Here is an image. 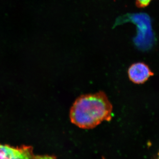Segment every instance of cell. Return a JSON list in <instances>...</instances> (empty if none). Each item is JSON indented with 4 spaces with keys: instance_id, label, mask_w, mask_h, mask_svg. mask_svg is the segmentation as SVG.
Returning <instances> with one entry per match:
<instances>
[{
    "instance_id": "1",
    "label": "cell",
    "mask_w": 159,
    "mask_h": 159,
    "mask_svg": "<svg viewBox=\"0 0 159 159\" xmlns=\"http://www.w3.org/2000/svg\"><path fill=\"white\" fill-rule=\"evenodd\" d=\"M112 105L103 92L82 95L70 109L71 122L79 128L90 129L111 119Z\"/></svg>"
},
{
    "instance_id": "2",
    "label": "cell",
    "mask_w": 159,
    "mask_h": 159,
    "mask_svg": "<svg viewBox=\"0 0 159 159\" xmlns=\"http://www.w3.org/2000/svg\"><path fill=\"white\" fill-rule=\"evenodd\" d=\"M54 155L35 154L31 146L15 147L0 143V159H56Z\"/></svg>"
},
{
    "instance_id": "3",
    "label": "cell",
    "mask_w": 159,
    "mask_h": 159,
    "mask_svg": "<svg viewBox=\"0 0 159 159\" xmlns=\"http://www.w3.org/2000/svg\"><path fill=\"white\" fill-rule=\"evenodd\" d=\"M128 74L131 81L136 84L144 83L154 75L148 66L143 62L132 65L128 69Z\"/></svg>"
},
{
    "instance_id": "4",
    "label": "cell",
    "mask_w": 159,
    "mask_h": 159,
    "mask_svg": "<svg viewBox=\"0 0 159 159\" xmlns=\"http://www.w3.org/2000/svg\"><path fill=\"white\" fill-rule=\"evenodd\" d=\"M152 0H136L137 6L139 8H143L147 7Z\"/></svg>"
},
{
    "instance_id": "5",
    "label": "cell",
    "mask_w": 159,
    "mask_h": 159,
    "mask_svg": "<svg viewBox=\"0 0 159 159\" xmlns=\"http://www.w3.org/2000/svg\"><path fill=\"white\" fill-rule=\"evenodd\" d=\"M157 159H159V152L158 154L157 157Z\"/></svg>"
}]
</instances>
